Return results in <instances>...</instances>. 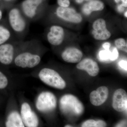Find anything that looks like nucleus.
Here are the masks:
<instances>
[{"mask_svg": "<svg viewBox=\"0 0 127 127\" xmlns=\"http://www.w3.org/2000/svg\"><path fill=\"white\" fill-rule=\"evenodd\" d=\"M57 104V98L53 94L44 92L39 94L37 99L36 106L41 112L47 113L54 111Z\"/></svg>", "mask_w": 127, "mask_h": 127, "instance_id": "nucleus-6", "label": "nucleus"}, {"mask_svg": "<svg viewBox=\"0 0 127 127\" xmlns=\"http://www.w3.org/2000/svg\"><path fill=\"white\" fill-rule=\"evenodd\" d=\"M115 45L118 49L127 52V43L124 39L119 38L115 41Z\"/></svg>", "mask_w": 127, "mask_h": 127, "instance_id": "nucleus-21", "label": "nucleus"}, {"mask_svg": "<svg viewBox=\"0 0 127 127\" xmlns=\"http://www.w3.org/2000/svg\"><path fill=\"white\" fill-rule=\"evenodd\" d=\"M55 14L61 20L73 23H80L82 19L80 14L74 9L68 7L59 6L57 8Z\"/></svg>", "mask_w": 127, "mask_h": 127, "instance_id": "nucleus-9", "label": "nucleus"}, {"mask_svg": "<svg viewBox=\"0 0 127 127\" xmlns=\"http://www.w3.org/2000/svg\"><path fill=\"white\" fill-rule=\"evenodd\" d=\"M93 34L96 40H104L111 37V32L107 29L106 22L103 19L100 18L95 21L93 25Z\"/></svg>", "mask_w": 127, "mask_h": 127, "instance_id": "nucleus-11", "label": "nucleus"}, {"mask_svg": "<svg viewBox=\"0 0 127 127\" xmlns=\"http://www.w3.org/2000/svg\"><path fill=\"white\" fill-rule=\"evenodd\" d=\"M86 0V1H91V0Z\"/></svg>", "mask_w": 127, "mask_h": 127, "instance_id": "nucleus-36", "label": "nucleus"}, {"mask_svg": "<svg viewBox=\"0 0 127 127\" xmlns=\"http://www.w3.org/2000/svg\"><path fill=\"white\" fill-rule=\"evenodd\" d=\"M83 1H84V0H76V1L77 3H79V4L82 3V2H83Z\"/></svg>", "mask_w": 127, "mask_h": 127, "instance_id": "nucleus-30", "label": "nucleus"}, {"mask_svg": "<svg viewBox=\"0 0 127 127\" xmlns=\"http://www.w3.org/2000/svg\"><path fill=\"white\" fill-rule=\"evenodd\" d=\"M65 36V32L63 28L56 25L50 27L46 35L48 42L53 46L60 45L63 42Z\"/></svg>", "mask_w": 127, "mask_h": 127, "instance_id": "nucleus-8", "label": "nucleus"}, {"mask_svg": "<svg viewBox=\"0 0 127 127\" xmlns=\"http://www.w3.org/2000/svg\"><path fill=\"white\" fill-rule=\"evenodd\" d=\"M127 61L122 60L119 63V65L121 68L127 71Z\"/></svg>", "mask_w": 127, "mask_h": 127, "instance_id": "nucleus-25", "label": "nucleus"}, {"mask_svg": "<svg viewBox=\"0 0 127 127\" xmlns=\"http://www.w3.org/2000/svg\"><path fill=\"white\" fill-rule=\"evenodd\" d=\"M5 0L6 1H12L13 0Z\"/></svg>", "mask_w": 127, "mask_h": 127, "instance_id": "nucleus-35", "label": "nucleus"}, {"mask_svg": "<svg viewBox=\"0 0 127 127\" xmlns=\"http://www.w3.org/2000/svg\"><path fill=\"white\" fill-rule=\"evenodd\" d=\"M57 3L59 6L64 7H67L70 5L69 0H57Z\"/></svg>", "mask_w": 127, "mask_h": 127, "instance_id": "nucleus-24", "label": "nucleus"}, {"mask_svg": "<svg viewBox=\"0 0 127 127\" xmlns=\"http://www.w3.org/2000/svg\"><path fill=\"white\" fill-rule=\"evenodd\" d=\"M104 8V5L101 1L93 0L85 4L82 8L83 13L87 15H89L93 11H101Z\"/></svg>", "mask_w": 127, "mask_h": 127, "instance_id": "nucleus-17", "label": "nucleus"}, {"mask_svg": "<svg viewBox=\"0 0 127 127\" xmlns=\"http://www.w3.org/2000/svg\"><path fill=\"white\" fill-rule=\"evenodd\" d=\"M21 116L26 127H36L39 125V120L37 116L27 103H24L22 105Z\"/></svg>", "mask_w": 127, "mask_h": 127, "instance_id": "nucleus-7", "label": "nucleus"}, {"mask_svg": "<svg viewBox=\"0 0 127 127\" xmlns=\"http://www.w3.org/2000/svg\"><path fill=\"white\" fill-rule=\"evenodd\" d=\"M120 0H115V1L117 3H118L120 1Z\"/></svg>", "mask_w": 127, "mask_h": 127, "instance_id": "nucleus-33", "label": "nucleus"}, {"mask_svg": "<svg viewBox=\"0 0 127 127\" xmlns=\"http://www.w3.org/2000/svg\"><path fill=\"white\" fill-rule=\"evenodd\" d=\"M39 76L42 81L49 86L59 89H63L66 87V82L59 73L53 69L42 68L39 72Z\"/></svg>", "mask_w": 127, "mask_h": 127, "instance_id": "nucleus-4", "label": "nucleus"}, {"mask_svg": "<svg viewBox=\"0 0 127 127\" xmlns=\"http://www.w3.org/2000/svg\"><path fill=\"white\" fill-rule=\"evenodd\" d=\"M2 17V12L0 10V20H1Z\"/></svg>", "mask_w": 127, "mask_h": 127, "instance_id": "nucleus-31", "label": "nucleus"}, {"mask_svg": "<svg viewBox=\"0 0 127 127\" xmlns=\"http://www.w3.org/2000/svg\"><path fill=\"white\" fill-rule=\"evenodd\" d=\"M11 31L7 28L0 26V45L7 42L13 37Z\"/></svg>", "mask_w": 127, "mask_h": 127, "instance_id": "nucleus-18", "label": "nucleus"}, {"mask_svg": "<svg viewBox=\"0 0 127 127\" xmlns=\"http://www.w3.org/2000/svg\"><path fill=\"white\" fill-rule=\"evenodd\" d=\"M118 10L120 12H123L124 11V8L122 5H119L118 7Z\"/></svg>", "mask_w": 127, "mask_h": 127, "instance_id": "nucleus-27", "label": "nucleus"}, {"mask_svg": "<svg viewBox=\"0 0 127 127\" xmlns=\"http://www.w3.org/2000/svg\"><path fill=\"white\" fill-rule=\"evenodd\" d=\"M107 126L106 123L102 120L98 121L90 119L84 122L82 125V127H105Z\"/></svg>", "mask_w": 127, "mask_h": 127, "instance_id": "nucleus-19", "label": "nucleus"}, {"mask_svg": "<svg viewBox=\"0 0 127 127\" xmlns=\"http://www.w3.org/2000/svg\"><path fill=\"white\" fill-rule=\"evenodd\" d=\"M59 108L62 113L71 117H78L82 115L84 108L82 103L72 94L63 95L59 101Z\"/></svg>", "mask_w": 127, "mask_h": 127, "instance_id": "nucleus-2", "label": "nucleus"}, {"mask_svg": "<svg viewBox=\"0 0 127 127\" xmlns=\"http://www.w3.org/2000/svg\"><path fill=\"white\" fill-rule=\"evenodd\" d=\"M111 52L109 50H102L98 53V58L100 61L104 62H108L110 61Z\"/></svg>", "mask_w": 127, "mask_h": 127, "instance_id": "nucleus-20", "label": "nucleus"}, {"mask_svg": "<svg viewBox=\"0 0 127 127\" xmlns=\"http://www.w3.org/2000/svg\"><path fill=\"white\" fill-rule=\"evenodd\" d=\"M5 125L7 127H25L20 114L16 111L11 112L9 114Z\"/></svg>", "mask_w": 127, "mask_h": 127, "instance_id": "nucleus-16", "label": "nucleus"}, {"mask_svg": "<svg viewBox=\"0 0 127 127\" xmlns=\"http://www.w3.org/2000/svg\"><path fill=\"white\" fill-rule=\"evenodd\" d=\"M108 95L109 90L106 87H99L96 91L91 92L89 95L90 101L94 106H101L106 101Z\"/></svg>", "mask_w": 127, "mask_h": 127, "instance_id": "nucleus-13", "label": "nucleus"}, {"mask_svg": "<svg viewBox=\"0 0 127 127\" xmlns=\"http://www.w3.org/2000/svg\"><path fill=\"white\" fill-rule=\"evenodd\" d=\"M82 52L79 49L73 47L67 48L63 51L61 56L63 59L69 63L79 62L82 58Z\"/></svg>", "mask_w": 127, "mask_h": 127, "instance_id": "nucleus-15", "label": "nucleus"}, {"mask_svg": "<svg viewBox=\"0 0 127 127\" xmlns=\"http://www.w3.org/2000/svg\"><path fill=\"white\" fill-rule=\"evenodd\" d=\"M65 127H72V126H71L70 125H66L65 126Z\"/></svg>", "mask_w": 127, "mask_h": 127, "instance_id": "nucleus-32", "label": "nucleus"}, {"mask_svg": "<svg viewBox=\"0 0 127 127\" xmlns=\"http://www.w3.org/2000/svg\"><path fill=\"white\" fill-rule=\"evenodd\" d=\"M5 43L0 45V62L5 65H9L14 61L15 50L17 42Z\"/></svg>", "mask_w": 127, "mask_h": 127, "instance_id": "nucleus-10", "label": "nucleus"}, {"mask_svg": "<svg viewBox=\"0 0 127 127\" xmlns=\"http://www.w3.org/2000/svg\"><path fill=\"white\" fill-rule=\"evenodd\" d=\"M111 43L108 42H105L103 43L102 45L103 47L104 50H109V48L111 47Z\"/></svg>", "mask_w": 127, "mask_h": 127, "instance_id": "nucleus-26", "label": "nucleus"}, {"mask_svg": "<svg viewBox=\"0 0 127 127\" xmlns=\"http://www.w3.org/2000/svg\"><path fill=\"white\" fill-rule=\"evenodd\" d=\"M76 67L79 70L86 71L91 76H96L100 71V68L97 63L89 58L83 60L77 65Z\"/></svg>", "mask_w": 127, "mask_h": 127, "instance_id": "nucleus-14", "label": "nucleus"}, {"mask_svg": "<svg viewBox=\"0 0 127 127\" xmlns=\"http://www.w3.org/2000/svg\"><path fill=\"white\" fill-rule=\"evenodd\" d=\"M127 11L125 12V16L126 17H127Z\"/></svg>", "mask_w": 127, "mask_h": 127, "instance_id": "nucleus-34", "label": "nucleus"}, {"mask_svg": "<svg viewBox=\"0 0 127 127\" xmlns=\"http://www.w3.org/2000/svg\"><path fill=\"white\" fill-rule=\"evenodd\" d=\"M126 123H125V122H124V121H122V122L120 123L118 125H117V127H123L124 125H125V124Z\"/></svg>", "mask_w": 127, "mask_h": 127, "instance_id": "nucleus-29", "label": "nucleus"}, {"mask_svg": "<svg viewBox=\"0 0 127 127\" xmlns=\"http://www.w3.org/2000/svg\"><path fill=\"white\" fill-rule=\"evenodd\" d=\"M8 20L13 35L18 40L23 41L29 31V23L20 7H12L8 12Z\"/></svg>", "mask_w": 127, "mask_h": 127, "instance_id": "nucleus-1", "label": "nucleus"}, {"mask_svg": "<svg viewBox=\"0 0 127 127\" xmlns=\"http://www.w3.org/2000/svg\"><path fill=\"white\" fill-rule=\"evenodd\" d=\"M118 56L119 53L116 47L114 48L112 51L111 52L110 61L113 62L116 61L118 58Z\"/></svg>", "mask_w": 127, "mask_h": 127, "instance_id": "nucleus-23", "label": "nucleus"}, {"mask_svg": "<svg viewBox=\"0 0 127 127\" xmlns=\"http://www.w3.org/2000/svg\"><path fill=\"white\" fill-rule=\"evenodd\" d=\"M41 61L40 55L29 51L21 52L16 56L14 60L16 66L23 68H33L38 65Z\"/></svg>", "mask_w": 127, "mask_h": 127, "instance_id": "nucleus-5", "label": "nucleus"}, {"mask_svg": "<svg viewBox=\"0 0 127 127\" xmlns=\"http://www.w3.org/2000/svg\"><path fill=\"white\" fill-rule=\"evenodd\" d=\"M112 107L119 112L127 111V94L123 89H119L114 92L113 97Z\"/></svg>", "mask_w": 127, "mask_h": 127, "instance_id": "nucleus-12", "label": "nucleus"}, {"mask_svg": "<svg viewBox=\"0 0 127 127\" xmlns=\"http://www.w3.org/2000/svg\"><path fill=\"white\" fill-rule=\"evenodd\" d=\"M8 84V80L6 77L0 71V89L5 88Z\"/></svg>", "mask_w": 127, "mask_h": 127, "instance_id": "nucleus-22", "label": "nucleus"}, {"mask_svg": "<svg viewBox=\"0 0 127 127\" xmlns=\"http://www.w3.org/2000/svg\"><path fill=\"white\" fill-rule=\"evenodd\" d=\"M123 3L122 5L124 7H127V0H122Z\"/></svg>", "mask_w": 127, "mask_h": 127, "instance_id": "nucleus-28", "label": "nucleus"}, {"mask_svg": "<svg viewBox=\"0 0 127 127\" xmlns=\"http://www.w3.org/2000/svg\"><path fill=\"white\" fill-rule=\"evenodd\" d=\"M43 0H25L20 7L26 18L29 22H35L41 20L45 14V11L41 8Z\"/></svg>", "mask_w": 127, "mask_h": 127, "instance_id": "nucleus-3", "label": "nucleus"}]
</instances>
